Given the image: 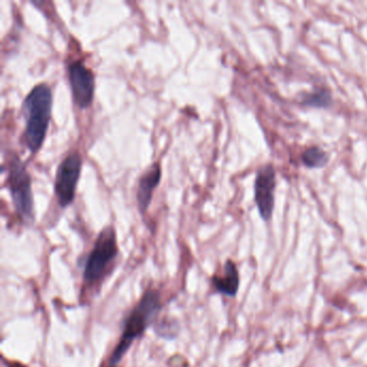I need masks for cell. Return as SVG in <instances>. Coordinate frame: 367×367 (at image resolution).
<instances>
[{
  "instance_id": "6da1fadb",
  "label": "cell",
  "mask_w": 367,
  "mask_h": 367,
  "mask_svg": "<svg viewBox=\"0 0 367 367\" xmlns=\"http://www.w3.org/2000/svg\"><path fill=\"white\" fill-rule=\"evenodd\" d=\"M23 113L26 121L25 144L31 153H36L46 139L52 113V92L49 85L42 83L29 92L23 103Z\"/></svg>"
},
{
  "instance_id": "7a4b0ae2",
  "label": "cell",
  "mask_w": 367,
  "mask_h": 367,
  "mask_svg": "<svg viewBox=\"0 0 367 367\" xmlns=\"http://www.w3.org/2000/svg\"><path fill=\"white\" fill-rule=\"evenodd\" d=\"M161 308L160 293L155 290L146 291L125 321L122 337L111 355L108 366H115L122 360L133 343L139 339L153 322Z\"/></svg>"
},
{
  "instance_id": "3957f363",
  "label": "cell",
  "mask_w": 367,
  "mask_h": 367,
  "mask_svg": "<svg viewBox=\"0 0 367 367\" xmlns=\"http://www.w3.org/2000/svg\"><path fill=\"white\" fill-rule=\"evenodd\" d=\"M118 255L117 235L112 226L103 228L97 237L93 250L87 257L83 271V280L87 284H95L106 274L111 262Z\"/></svg>"
},
{
  "instance_id": "277c9868",
  "label": "cell",
  "mask_w": 367,
  "mask_h": 367,
  "mask_svg": "<svg viewBox=\"0 0 367 367\" xmlns=\"http://www.w3.org/2000/svg\"><path fill=\"white\" fill-rule=\"evenodd\" d=\"M8 183L17 216L22 219L23 221H33L34 199L31 191V178L25 164L17 156H15L10 163Z\"/></svg>"
},
{
  "instance_id": "5b68a950",
  "label": "cell",
  "mask_w": 367,
  "mask_h": 367,
  "mask_svg": "<svg viewBox=\"0 0 367 367\" xmlns=\"http://www.w3.org/2000/svg\"><path fill=\"white\" fill-rule=\"evenodd\" d=\"M81 169V155L77 152L66 156L58 166L56 179V194L58 204L62 208H66L74 202Z\"/></svg>"
},
{
  "instance_id": "8992f818",
  "label": "cell",
  "mask_w": 367,
  "mask_h": 367,
  "mask_svg": "<svg viewBox=\"0 0 367 367\" xmlns=\"http://www.w3.org/2000/svg\"><path fill=\"white\" fill-rule=\"evenodd\" d=\"M68 74L76 105L82 109L91 106L95 91V78L92 70L77 60L70 64Z\"/></svg>"
},
{
  "instance_id": "52a82bcc",
  "label": "cell",
  "mask_w": 367,
  "mask_h": 367,
  "mask_svg": "<svg viewBox=\"0 0 367 367\" xmlns=\"http://www.w3.org/2000/svg\"><path fill=\"white\" fill-rule=\"evenodd\" d=\"M276 187V173L271 165H265L257 171L255 185V199L259 214L268 221L274 210V193Z\"/></svg>"
},
{
  "instance_id": "ba28073f",
  "label": "cell",
  "mask_w": 367,
  "mask_h": 367,
  "mask_svg": "<svg viewBox=\"0 0 367 367\" xmlns=\"http://www.w3.org/2000/svg\"><path fill=\"white\" fill-rule=\"evenodd\" d=\"M162 171L159 164H153L140 178L138 185L137 203L142 214L148 210L152 202L154 190L161 181Z\"/></svg>"
},
{
  "instance_id": "9c48e42d",
  "label": "cell",
  "mask_w": 367,
  "mask_h": 367,
  "mask_svg": "<svg viewBox=\"0 0 367 367\" xmlns=\"http://www.w3.org/2000/svg\"><path fill=\"white\" fill-rule=\"evenodd\" d=\"M212 282L218 292L228 296H235L239 288V274L233 262H226L224 274L222 276H214Z\"/></svg>"
},
{
  "instance_id": "30bf717a",
  "label": "cell",
  "mask_w": 367,
  "mask_h": 367,
  "mask_svg": "<svg viewBox=\"0 0 367 367\" xmlns=\"http://www.w3.org/2000/svg\"><path fill=\"white\" fill-rule=\"evenodd\" d=\"M302 160L309 169H318L327 163L329 155L318 146H311L302 153Z\"/></svg>"
},
{
  "instance_id": "8fae6325",
  "label": "cell",
  "mask_w": 367,
  "mask_h": 367,
  "mask_svg": "<svg viewBox=\"0 0 367 367\" xmlns=\"http://www.w3.org/2000/svg\"><path fill=\"white\" fill-rule=\"evenodd\" d=\"M304 103L306 106L317 107V108H323V107L330 106L331 103V96H330L329 92L321 91L314 92V93L309 94L308 96L304 99Z\"/></svg>"
},
{
  "instance_id": "7c38bea8",
  "label": "cell",
  "mask_w": 367,
  "mask_h": 367,
  "mask_svg": "<svg viewBox=\"0 0 367 367\" xmlns=\"http://www.w3.org/2000/svg\"><path fill=\"white\" fill-rule=\"evenodd\" d=\"M173 327H179L177 323H173V320L167 321V320H163L161 323L157 324L155 331L156 333L159 334L160 336L165 337V339H173L178 334V330Z\"/></svg>"
},
{
  "instance_id": "4fadbf2b",
  "label": "cell",
  "mask_w": 367,
  "mask_h": 367,
  "mask_svg": "<svg viewBox=\"0 0 367 367\" xmlns=\"http://www.w3.org/2000/svg\"><path fill=\"white\" fill-rule=\"evenodd\" d=\"M108 367H117V366H108Z\"/></svg>"
}]
</instances>
